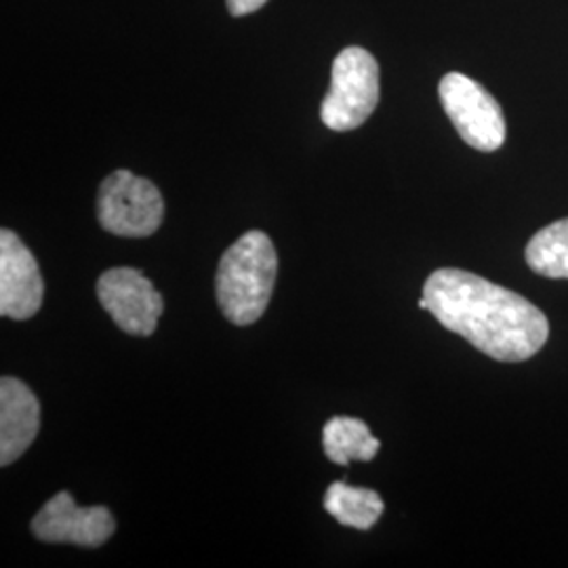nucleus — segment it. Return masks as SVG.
Segmentation results:
<instances>
[{
	"instance_id": "obj_13",
	"label": "nucleus",
	"mask_w": 568,
	"mask_h": 568,
	"mask_svg": "<svg viewBox=\"0 0 568 568\" xmlns=\"http://www.w3.org/2000/svg\"><path fill=\"white\" fill-rule=\"evenodd\" d=\"M267 0H225L227 4V11L234 16V18H243L248 13H255L264 7Z\"/></svg>"
},
{
	"instance_id": "obj_2",
	"label": "nucleus",
	"mask_w": 568,
	"mask_h": 568,
	"mask_svg": "<svg viewBox=\"0 0 568 568\" xmlns=\"http://www.w3.org/2000/svg\"><path fill=\"white\" fill-rule=\"evenodd\" d=\"M278 274V257L270 236L251 230L222 257L215 293L217 304L232 325L248 326L264 316Z\"/></svg>"
},
{
	"instance_id": "obj_12",
	"label": "nucleus",
	"mask_w": 568,
	"mask_h": 568,
	"mask_svg": "<svg viewBox=\"0 0 568 568\" xmlns=\"http://www.w3.org/2000/svg\"><path fill=\"white\" fill-rule=\"evenodd\" d=\"M527 264L548 278H568V220L539 230L527 244Z\"/></svg>"
},
{
	"instance_id": "obj_14",
	"label": "nucleus",
	"mask_w": 568,
	"mask_h": 568,
	"mask_svg": "<svg viewBox=\"0 0 568 568\" xmlns=\"http://www.w3.org/2000/svg\"><path fill=\"white\" fill-rule=\"evenodd\" d=\"M419 307H422V310H427V300H426V297H422V300H419Z\"/></svg>"
},
{
	"instance_id": "obj_7",
	"label": "nucleus",
	"mask_w": 568,
	"mask_h": 568,
	"mask_svg": "<svg viewBox=\"0 0 568 568\" xmlns=\"http://www.w3.org/2000/svg\"><path fill=\"white\" fill-rule=\"evenodd\" d=\"M116 530L112 511L103 506L81 508L61 490L51 497L32 520V532L44 544H72L81 548H100Z\"/></svg>"
},
{
	"instance_id": "obj_4",
	"label": "nucleus",
	"mask_w": 568,
	"mask_h": 568,
	"mask_svg": "<svg viewBox=\"0 0 568 568\" xmlns=\"http://www.w3.org/2000/svg\"><path fill=\"white\" fill-rule=\"evenodd\" d=\"M164 217L161 190L131 171H114L98 192V220L105 232L122 239L152 236Z\"/></svg>"
},
{
	"instance_id": "obj_1",
	"label": "nucleus",
	"mask_w": 568,
	"mask_h": 568,
	"mask_svg": "<svg viewBox=\"0 0 568 568\" xmlns=\"http://www.w3.org/2000/svg\"><path fill=\"white\" fill-rule=\"evenodd\" d=\"M424 297L440 325L495 361L523 363L548 342V318L537 305L471 272L436 270Z\"/></svg>"
},
{
	"instance_id": "obj_6",
	"label": "nucleus",
	"mask_w": 568,
	"mask_h": 568,
	"mask_svg": "<svg viewBox=\"0 0 568 568\" xmlns=\"http://www.w3.org/2000/svg\"><path fill=\"white\" fill-rule=\"evenodd\" d=\"M98 300L124 333L150 337L163 316V295L140 270L114 267L98 281Z\"/></svg>"
},
{
	"instance_id": "obj_11",
	"label": "nucleus",
	"mask_w": 568,
	"mask_h": 568,
	"mask_svg": "<svg viewBox=\"0 0 568 568\" xmlns=\"http://www.w3.org/2000/svg\"><path fill=\"white\" fill-rule=\"evenodd\" d=\"M325 509L344 527L368 530L382 518L384 499L371 488L333 483L326 488Z\"/></svg>"
},
{
	"instance_id": "obj_9",
	"label": "nucleus",
	"mask_w": 568,
	"mask_h": 568,
	"mask_svg": "<svg viewBox=\"0 0 568 568\" xmlns=\"http://www.w3.org/2000/svg\"><path fill=\"white\" fill-rule=\"evenodd\" d=\"M41 429V405L16 377L0 379V466H11L34 443Z\"/></svg>"
},
{
	"instance_id": "obj_3",
	"label": "nucleus",
	"mask_w": 568,
	"mask_h": 568,
	"mask_svg": "<svg viewBox=\"0 0 568 568\" xmlns=\"http://www.w3.org/2000/svg\"><path fill=\"white\" fill-rule=\"evenodd\" d=\"M379 63L363 49L347 47L335 61L331 89L321 116L333 131H354L375 112L379 103Z\"/></svg>"
},
{
	"instance_id": "obj_8",
	"label": "nucleus",
	"mask_w": 568,
	"mask_h": 568,
	"mask_svg": "<svg viewBox=\"0 0 568 568\" xmlns=\"http://www.w3.org/2000/svg\"><path fill=\"white\" fill-rule=\"evenodd\" d=\"M44 297L41 267L32 251L13 230L0 232V314L28 321L41 310Z\"/></svg>"
},
{
	"instance_id": "obj_5",
	"label": "nucleus",
	"mask_w": 568,
	"mask_h": 568,
	"mask_svg": "<svg viewBox=\"0 0 568 568\" xmlns=\"http://www.w3.org/2000/svg\"><path fill=\"white\" fill-rule=\"evenodd\" d=\"M440 102L459 138L480 152H495L506 142V119L499 102L483 84L450 72L438 87Z\"/></svg>"
},
{
	"instance_id": "obj_10",
	"label": "nucleus",
	"mask_w": 568,
	"mask_h": 568,
	"mask_svg": "<svg viewBox=\"0 0 568 568\" xmlns=\"http://www.w3.org/2000/svg\"><path fill=\"white\" fill-rule=\"evenodd\" d=\"M323 445L326 457L337 466H347L352 459L371 462L382 448L365 422L354 417L328 419L323 429Z\"/></svg>"
}]
</instances>
